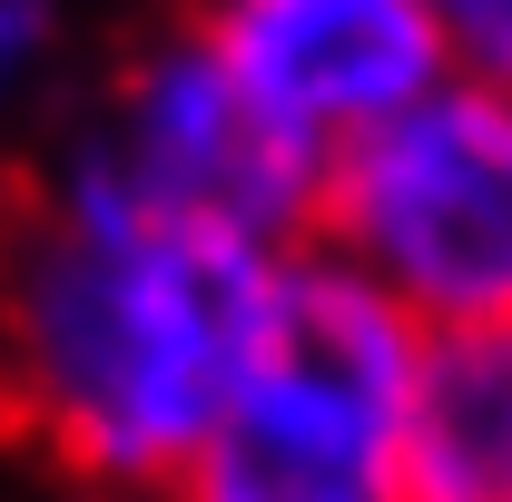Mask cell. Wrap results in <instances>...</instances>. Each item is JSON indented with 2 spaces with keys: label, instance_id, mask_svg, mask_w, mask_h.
<instances>
[{
  "label": "cell",
  "instance_id": "1",
  "mask_svg": "<svg viewBox=\"0 0 512 502\" xmlns=\"http://www.w3.org/2000/svg\"><path fill=\"white\" fill-rule=\"evenodd\" d=\"M286 256L148 217L69 158L60 178L0 188V443L99 493H148L188 473L247 384L266 296Z\"/></svg>",
  "mask_w": 512,
  "mask_h": 502
},
{
  "label": "cell",
  "instance_id": "2",
  "mask_svg": "<svg viewBox=\"0 0 512 502\" xmlns=\"http://www.w3.org/2000/svg\"><path fill=\"white\" fill-rule=\"evenodd\" d=\"M414 355L424 325L375 276L335 256L276 266L256 365L168 483V502H384Z\"/></svg>",
  "mask_w": 512,
  "mask_h": 502
},
{
  "label": "cell",
  "instance_id": "3",
  "mask_svg": "<svg viewBox=\"0 0 512 502\" xmlns=\"http://www.w3.org/2000/svg\"><path fill=\"white\" fill-rule=\"evenodd\" d=\"M306 237L424 325H512V89L453 79L316 168Z\"/></svg>",
  "mask_w": 512,
  "mask_h": 502
},
{
  "label": "cell",
  "instance_id": "4",
  "mask_svg": "<svg viewBox=\"0 0 512 502\" xmlns=\"http://www.w3.org/2000/svg\"><path fill=\"white\" fill-rule=\"evenodd\" d=\"M89 178H109L148 217H197V227H237L256 247H276L286 227H306L316 207V158L286 148L247 109V89L227 79L207 20H168L138 60L119 69L109 128L79 148Z\"/></svg>",
  "mask_w": 512,
  "mask_h": 502
},
{
  "label": "cell",
  "instance_id": "5",
  "mask_svg": "<svg viewBox=\"0 0 512 502\" xmlns=\"http://www.w3.org/2000/svg\"><path fill=\"white\" fill-rule=\"evenodd\" d=\"M197 20L247 109L316 168L345 138L414 109L424 89H444L453 60L424 0H197Z\"/></svg>",
  "mask_w": 512,
  "mask_h": 502
},
{
  "label": "cell",
  "instance_id": "6",
  "mask_svg": "<svg viewBox=\"0 0 512 502\" xmlns=\"http://www.w3.org/2000/svg\"><path fill=\"white\" fill-rule=\"evenodd\" d=\"M384 502H512V325L424 335Z\"/></svg>",
  "mask_w": 512,
  "mask_h": 502
},
{
  "label": "cell",
  "instance_id": "7",
  "mask_svg": "<svg viewBox=\"0 0 512 502\" xmlns=\"http://www.w3.org/2000/svg\"><path fill=\"white\" fill-rule=\"evenodd\" d=\"M40 50H50V0H0V99L30 79Z\"/></svg>",
  "mask_w": 512,
  "mask_h": 502
}]
</instances>
